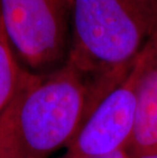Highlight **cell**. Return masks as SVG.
<instances>
[{"label":"cell","mask_w":157,"mask_h":158,"mask_svg":"<svg viewBox=\"0 0 157 158\" xmlns=\"http://www.w3.org/2000/svg\"><path fill=\"white\" fill-rule=\"evenodd\" d=\"M97 158H136V157L133 154L131 149H130V147H126L121 150L115 151V152H112L110 154H107V155L97 157Z\"/></svg>","instance_id":"cell-7"},{"label":"cell","mask_w":157,"mask_h":158,"mask_svg":"<svg viewBox=\"0 0 157 158\" xmlns=\"http://www.w3.org/2000/svg\"><path fill=\"white\" fill-rule=\"evenodd\" d=\"M157 30V0H72L68 61L91 79L128 73Z\"/></svg>","instance_id":"cell-2"},{"label":"cell","mask_w":157,"mask_h":158,"mask_svg":"<svg viewBox=\"0 0 157 158\" xmlns=\"http://www.w3.org/2000/svg\"><path fill=\"white\" fill-rule=\"evenodd\" d=\"M144 56L143 47L126 78L87 116L58 158H97L130 146L136 123L137 85Z\"/></svg>","instance_id":"cell-4"},{"label":"cell","mask_w":157,"mask_h":158,"mask_svg":"<svg viewBox=\"0 0 157 158\" xmlns=\"http://www.w3.org/2000/svg\"><path fill=\"white\" fill-rule=\"evenodd\" d=\"M136 158H157V151L156 152H152V153H148V154H144V155L138 156Z\"/></svg>","instance_id":"cell-8"},{"label":"cell","mask_w":157,"mask_h":158,"mask_svg":"<svg viewBox=\"0 0 157 158\" xmlns=\"http://www.w3.org/2000/svg\"><path fill=\"white\" fill-rule=\"evenodd\" d=\"M115 87L83 75L68 61L42 75L27 70L0 117V153L5 158H49L65 149L87 116Z\"/></svg>","instance_id":"cell-1"},{"label":"cell","mask_w":157,"mask_h":158,"mask_svg":"<svg viewBox=\"0 0 157 158\" xmlns=\"http://www.w3.org/2000/svg\"><path fill=\"white\" fill-rule=\"evenodd\" d=\"M26 73L8 41L0 8V117L14 98Z\"/></svg>","instance_id":"cell-6"},{"label":"cell","mask_w":157,"mask_h":158,"mask_svg":"<svg viewBox=\"0 0 157 158\" xmlns=\"http://www.w3.org/2000/svg\"><path fill=\"white\" fill-rule=\"evenodd\" d=\"M72 0H0L2 21L19 62L47 73L68 62Z\"/></svg>","instance_id":"cell-3"},{"label":"cell","mask_w":157,"mask_h":158,"mask_svg":"<svg viewBox=\"0 0 157 158\" xmlns=\"http://www.w3.org/2000/svg\"><path fill=\"white\" fill-rule=\"evenodd\" d=\"M0 158H5V157H4V156H3V155H2V154H1V153H0Z\"/></svg>","instance_id":"cell-9"},{"label":"cell","mask_w":157,"mask_h":158,"mask_svg":"<svg viewBox=\"0 0 157 158\" xmlns=\"http://www.w3.org/2000/svg\"><path fill=\"white\" fill-rule=\"evenodd\" d=\"M136 94V123L130 149L135 157L157 151V30L144 46Z\"/></svg>","instance_id":"cell-5"}]
</instances>
